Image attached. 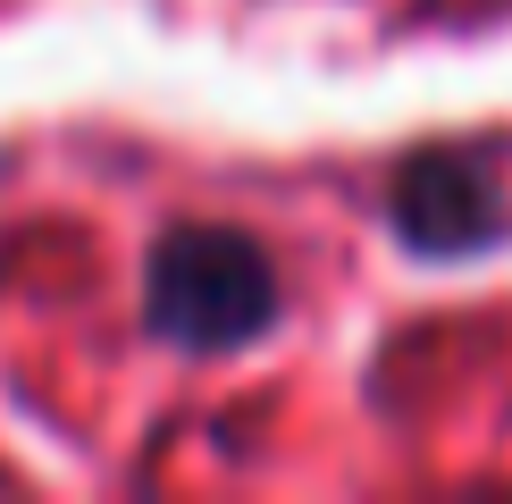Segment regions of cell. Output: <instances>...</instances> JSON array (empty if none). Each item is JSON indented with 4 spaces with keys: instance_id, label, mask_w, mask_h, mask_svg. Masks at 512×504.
<instances>
[{
    "instance_id": "cell-1",
    "label": "cell",
    "mask_w": 512,
    "mask_h": 504,
    "mask_svg": "<svg viewBox=\"0 0 512 504\" xmlns=\"http://www.w3.org/2000/svg\"><path fill=\"white\" fill-rule=\"evenodd\" d=\"M286 320V269L244 227H160L143 252V328L185 362L244 353Z\"/></svg>"
},
{
    "instance_id": "cell-2",
    "label": "cell",
    "mask_w": 512,
    "mask_h": 504,
    "mask_svg": "<svg viewBox=\"0 0 512 504\" xmlns=\"http://www.w3.org/2000/svg\"><path fill=\"white\" fill-rule=\"evenodd\" d=\"M387 227L412 261H471L512 236V202L479 152H412L387 177Z\"/></svg>"
}]
</instances>
